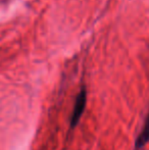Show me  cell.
<instances>
[{
	"label": "cell",
	"instance_id": "7a4b0ae2",
	"mask_svg": "<svg viewBox=\"0 0 149 150\" xmlns=\"http://www.w3.org/2000/svg\"><path fill=\"white\" fill-rule=\"evenodd\" d=\"M149 142V112L146 117L145 122L143 125L141 133L138 136L135 142V150H140L145 147V145Z\"/></svg>",
	"mask_w": 149,
	"mask_h": 150
},
{
	"label": "cell",
	"instance_id": "6da1fadb",
	"mask_svg": "<svg viewBox=\"0 0 149 150\" xmlns=\"http://www.w3.org/2000/svg\"><path fill=\"white\" fill-rule=\"evenodd\" d=\"M86 102H87V92H86V89H82L79 92L75 101L73 113L71 117V128H75L78 122H80L81 117L83 115V112L85 110Z\"/></svg>",
	"mask_w": 149,
	"mask_h": 150
}]
</instances>
